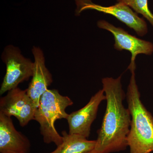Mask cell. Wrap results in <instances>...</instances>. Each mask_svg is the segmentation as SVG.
Segmentation results:
<instances>
[{
    "instance_id": "6da1fadb",
    "label": "cell",
    "mask_w": 153,
    "mask_h": 153,
    "mask_svg": "<svg viewBox=\"0 0 153 153\" xmlns=\"http://www.w3.org/2000/svg\"><path fill=\"white\" fill-rule=\"evenodd\" d=\"M122 75L117 78L102 79L106 97V107L101 127L97 131L94 150L96 153H111L126 149L131 124L128 108L123 101L126 94L123 89Z\"/></svg>"
},
{
    "instance_id": "7a4b0ae2",
    "label": "cell",
    "mask_w": 153,
    "mask_h": 153,
    "mask_svg": "<svg viewBox=\"0 0 153 153\" xmlns=\"http://www.w3.org/2000/svg\"><path fill=\"white\" fill-rule=\"evenodd\" d=\"M136 66L128 69L131 77L126 97L131 115V124L127 138L130 153L153 152V116L140 100V94L136 81Z\"/></svg>"
},
{
    "instance_id": "3957f363",
    "label": "cell",
    "mask_w": 153,
    "mask_h": 153,
    "mask_svg": "<svg viewBox=\"0 0 153 153\" xmlns=\"http://www.w3.org/2000/svg\"><path fill=\"white\" fill-rule=\"evenodd\" d=\"M73 104L71 99L61 95L56 89H48L41 96L34 120L40 124L41 134L45 143H54L57 146L62 143L63 137L57 131L55 123L58 120L67 119L68 114L66 109Z\"/></svg>"
},
{
    "instance_id": "277c9868",
    "label": "cell",
    "mask_w": 153,
    "mask_h": 153,
    "mask_svg": "<svg viewBox=\"0 0 153 153\" xmlns=\"http://www.w3.org/2000/svg\"><path fill=\"white\" fill-rule=\"evenodd\" d=\"M1 59L6 64V72L1 85V95L28 81L33 76L34 68V62L24 57L19 48L13 45L4 48Z\"/></svg>"
},
{
    "instance_id": "5b68a950",
    "label": "cell",
    "mask_w": 153,
    "mask_h": 153,
    "mask_svg": "<svg viewBox=\"0 0 153 153\" xmlns=\"http://www.w3.org/2000/svg\"><path fill=\"white\" fill-rule=\"evenodd\" d=\"M77 6L76 13L79 14L87 10H95L103 13L112 15L118 20L133 29L140 36H145L148 33L146 22L140 18L128 6L123 3L118 2L114 5L104 7L97 4L91 0H75Z\"/></svg>"
},
{
    "instance_id": "8992f818",
    "label": "cell",
    "mask_w": 153,
    "mask_h": 153,
    "mask_svg": "<svg viewBox=\"0 0 153 153\" xmlns=\"http://www.w3.org/2000/svg\"><path fill=\"white\" fill-rule=\"evenodd\" d=\"M37 107L27 93V89L17 87L8 91L0 99V114L15 117L20 125L25 127L34 120Z\"/></svg>"
},
{
    "instance_id": "52a82bcc",
    "label": "cell",
    "mask_w": 153,
    "mask_h": 153,
    "mask_svg": "<svg viewBox=\"0 0 153 153\" xmlns=\"http://www.w3.org/2000/svg\"><path fill=\"white\" fill-rule=\"evenodd\" d=\"M97 26L100 29L107 30L114 37V48L118 51L127 50L131 54V63H135L137 55L144 54L151 55L153 53V44L132 36L123 28L111 25L105 20H100Z\"/></svg>"
},
{
    "instance_id": "ba28073f",
    "label": "cell",
    "mask_w": 153,
    "mask_h": 153,
    "mask_svg": "<svg viewBox=\"0 0 153 153\" xmlns=\"http://www.w3.org/2000/svg\"><path fill=\"white\" fill-rule=\"evenodd\" d=\"M103 89L92 96L85 106L68 114L67 118L70 134H77L86 138L90 134L92 123L95 120L101 102L106 100Z\"/></svg>"
},
{
    "instance_id": "9c48e42d",
    "label": "cell",
    "mask_w": 153,
    "mask_h": 153,
    "mask_svg": "<svg viewBox=\"0 0 153 153\" xmlns=\"http://www.w3.org/2000/svg\"><path fill=\"white\" fill-rule=\"evenodd\" d=\"M32 53L34 57L33 74L27 90L28 95L38 108L41 96L48 90L53 79L45 65L44 52L41 48L33 47Z\"/></svg>"
},
{
    "instance_id": "30bf717a",
    "label": "cell",
    "mask_w": 153,
    "mask_h": 153,
    "mask_svg": "<svg viewBox=\"0 0 153 153\" xmlns=\"http://www.w3.org/2000/svg\"><path fill=\"white\" fill-rule=\"evenodd\" d=\"M31 143L18 131L11 117L0 114V153H29Z\"/></svg>"
},
{
    "instance_id": "8fae6325",
    "label": "cell",
    "mask_w": 153,
    "mask_h": 153,
    "mask_svg": "<svg viewBox=\"0 0 153 153\" xmlns=\"http://www.w3.org/2000/svg\"><path fill=\"white\" fill-rule=\"evenodd\" d=\"M63 142L53 152L45 153H87L95 148L96 141L89 140L77 134L61 133Z\"/></svg>"
},
{
    "instance_id": "7c38bea8",
    "label": "cell",
    "mask_w": 153,
    "mask_h": 153,
    "mask_svg": "<svg viewBox=\"0 0 153 153\" xmlns=\"http://www.w3.org/2000/svg\"><path fill=\"white\" fill-rule=\"evenodd\" d=\"M133 9L137 13L142 15L153 27V14L149 10L148 0H117Z\"/></svg>"
},
{
    "instance_id": "4fadbf2b",
    "label": "cell",
    "mask_w": 153,
    "mask_h": 153,
    "mask_svg": "<svg viewBox=\"0 0 153 153\" xmlns=\"http://www.w3.org/2000/svg\"><path fill=\"white\" fill-rule=\"evenodd\" d=\"M87 153H96V152L94 150V149L93 150L91 151V152Z\"/></svg>"
}]
</instances>
